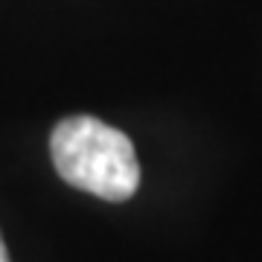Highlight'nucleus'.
Wrapping results in <instances>:
<instances>
[{
  "instance_id": "obj_2",
  "label": "nucleus",
  "mask_w": 262,
  "mask_h": 262,
  "mask_svg": "<svg viewBox=\"0 0 262 262\" xmlns=\"http://www.w3.org/2000/svg\"><path fill=\"white\" fill-rule=\"evenodd\" d=\"M0 262H9V251H6V245H3V236H0Z\"/></svg>"
},
{
  "instance_id": "obj_1",
  "label": "nucleus",
  "mask_w": 262,
  "mask_h": 262,
  "mask_svg": "<svg viewBox=\"0 0 262 262\" xmlns=\"http://www.w3.org/2000/svg\"><path fill=\"white\" fill-rule=\"evenodd\" d=\"M53 166L70 187L105 201H128L140 187L131 140L94 117H67L50 137Z\"/></svg>"
}]
</instances>
